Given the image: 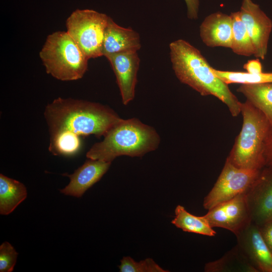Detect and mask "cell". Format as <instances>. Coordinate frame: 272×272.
I'll return each mask as SVG.
<instances>
[{"label": "cell", "instance_id": "6da1fadb", "mask_svg": "<svg viewBox=\"0 0 272 272\" xmlns=\"http://www.w3.org/2000/svg\"><path fill=\"white\" fill-rule=\"evenodd\" d=\"M50 137L68 133L81 137L104 136L121 118L110 107L100 103L57 98L45 109Z\"/></svg>", "mask_w": 272, "mask_h": 272}, {"label": "cell", "instance_id": "7a4b0ae2", "mask_svg": "<svg viewBox=\"0 0 272 272\" xmlns=\"http://www.w3.org/2000/svg\"><path fill=\"white\" fill-rule=\"evenodd\" d=\"M172 69L178 79L202 96L212 95L228 107L233 116L240 113L241 102L213 72L199 50L188 42L178 39L169 45Z\"/></svg>", "mask_w": 272, "mask_h": 272}, {"label": "cell", "instance_id": "3957f363", "mask_svg": "<svg viewBox=\"0 0 272 272\" xmlns=\"http://www.w3.org/2000/svg\"><path fill=\"white\" fill-rule=\"evenodd\" d=\"M160 137L153 127L132 118L120 119L94 144L86 154L88 159L111 162L120 156L142 157L158 148Z\"/></svg>", "mask_w": 272, "mask_h": 272}, {"label": "cell", "instance_id": "277c9868", "mask_svg": "<svg viewBox=\"0 0 272 272\" xmlns=\"http://www.w3.org/2000/svg\"><path fill=\"white\" fill-rule=\"evenodd\" d=\"M243 124L227 159L243 169L260 170L266 166V156L272 140V125L265 116L246 100L241 103Z\"/></svg>", "mask_w": 272, "mask_h": 272}, {"label": "cell", "instance_id": "5b68a950", "mask_svg": "<svg viewBox=\"0 0 272 272\" xmlns=\"http://www.w3.org/2000/svg\"><path fill=\"white\" fill-rule=\"evenodd\" d=\"M46 73L62 81L81 79L89 59L66 31L49 34L39 52Z\"/></svg>", "mask_w": 272, "mask_h": 272}, {"label": "cell", "instance_id": "8992f818", "mask_svg": "<svg viewBox=\"0 0 272 272\" xmlns=\"http://www.w3.org/2000/svg\"><path fill=\"white\" fill-rule=\"evenodd\" d=\"M109 17L93 10L77 9L66 19V31L89 59L103 56V41Z\"/></svg>", "mask_w": 272, "mask_h": 272}, {"label": "cell", "instance_id": "52a82bcc", "mask_svg": "<svg viewBox=\"0 0 272 272\" xmlns=\"http://www.w3.org/2000/svg\"><path fill=\"white\" fill-rule=\"evenodd\" d=\"M260 170L237 167L226 159L215 184L204 198V208L209 210L222 202L246 192L257 177Z\"/></svg>", "mask_w": 272, "mask_h": 272}, {"label": "cell", "instance_id": "ba28073f", "mask_svg": "<svg viewBox=\"0 0 272 272\" xmlns=\"http://www.w3.org/2000/svg\"><path fill=\"white\" fill-rule=\"evenodd\" d=\"M203 217L212 228H222L235 235L251 222L245 192L208 210Z\"/></svg>", "mask_w": 272, "mask_h": 272}, {"label": "cell", "instance_id": "9c48e42d", "mask_svg": "<svg viewBox=\"0 0 272 272\" xmlns=\"http://www.w3.org/2000/svg\"><path fill=\"white\" fill-rule=\"evenodd\" d=\"M251 221L260 227L272 220V166H265L245 192Z\"/></svg>", "mask_w": 272, "mask_h": 272}, {"label": "cell", "instance_id": "30bf717a", "mask_svg": "<svg viewBox=\"0 0 272 272\" xmlns=\"http://www.w3.org/2000/svg\"><path fill=\"white\" fill-rule=\"evenodd\" d=\"M239 11L253 46L254 55L264 59L272 30V21L252 0H242Z\"/></svg>", "mask_w": 272, "mask_h": 272}, {"label": "cell", "instance_id": "8fae6325", "mask_svg": "<svg viewBox=\"0 0 272 272\" xmlns=\"http://www.w3.org/2000/svg\"><path fill=\"white\" fill-rule=\"evenodd\" d=\"M235 235L237 246L257 271L272 272V253L259 226L251 221Z\"/></svg>", "mask_w": 272, "mask_h": 272}, {"label": "cell", "instance_id": "7c38bea8", "mask_svg": "<svg viewBox=\"0 0 272 272\" xmlns=\"http://www.w3.org/2000/svg\"><path fill=\"white\" fill-rule=\"evenodd\" d=\"M115 75L122 103L128 104L135 96L140 59L137 51H129L107 56Z\"/></svg>", "mask_w": 272, "mask_h": 272}, {"label": "cell", "instance_id": "4fadbf2b", "mask_svg": "<svg viewBox=\"0 0 272 272\" xmlns=\"http://www.w3.org/2000/svg\"><path fill=\"white\" fill-rule=\"evenodd\" d=\"M111 162L88 159L72 174L65 173L70 179L69 184L60 189L65 195L81 197L106 173Z\"/></svg>", "mask_w": 272, "mask_h": 272}, {"label": "cell", "instance_id": "5bb4252c", "mask_svg": "<svg viewBox=\"0 0 272 272\" xmlns=\"http://www.w3.org/2000/svg\"><path fill=\"white\" fill-rule=\"evenodd\" d=\"M200 36L207 46L231 47L232 19L231 15L218 12L208 15L199 27Z\"/></svg>", "mask_w": 272, "mask_h": 272}, {"label": "cell", "instance_id": "9a60e30c", "mask_svg": "<svg viewBox=\"0 0 272 272\" xmlns=\"http://www.w3.org/2000/svg\"><path fill=\"white\" fill-rule=\"evenodd\" d=\"M141 47L139 33L130 28L122 27L109 17L103 44V56L119 52L135 51Z\"/></svg>", "mask_w": 272, "mask_h": 272}, {"label": "cell", "instance_id": "2e32d148", "mask_svg": "<svg viewBox=\"0 0 272 272\" xmlns=\"http://www.w3.org/2000/svg\"><path fill=\"white\" fill-rule=\"evenodd\" d=\"M27 191L24 184L0 174V214L7 215L27 197Z\"/></svg>", "mask_w": 272, "mask_h": 272}, {"label": "cell", "instance_id": "e0dca14e", "mask_svg": "<svg viewBox=\"0 0 272 272\" xmlns=\"http://www.w3.org/2000/svg\"><path fill=\"white\" fill-rule=\"evenodd\" d=\"M237 91L259 110L272 125V83L241 84Z\"/></svg>", "mask_w": 272, "mask_h": 272}, {"label": "cell", "instance_id": "ac0fdd59", "mask_svg": "<svg viewBox=\"0 0 272 272\" xmlns=\"http://www.w3.org/2000/svg\"><path fill=\"white\" fill-rule=\"evenodd\" d=\"M207 272H257L237 245L220 259L209 262L205 266Z\"/></svg>", "mask_w": 272, "mask_h": 272}, {"label": "cell", "instance_id": "d6986e66", "mask_svg": "<svg viewBox=\"0 0 272 272\" xmlns=\"http://www.w3.org/2000/svg\"><path fill=\"white\" fill-rule=\"evenodd\" d=\"M175 216L172 223L183 231L208 236H214L216 232L205 219L193 215L178 205L175 210Z\"/></svg>", "mask_w": 272, "mask_h": 272}, {"label": "cell", "instance_id": "ffe728a7", "mask_svg": "<svg viewBox=\"0 0 272 272\" xmlns=\"http://www.w3.org/2000/svg\"><path fill=\"white\" fill-rule=\"evenodd\" d=\"M232 19V38L231 48L236 54L249 56L254 54V49L239 11L230 15Z\"/></svg>", "mask_w": 272, "mask_h": 272}, {"label": "cell", "instance_id": "44dd1931", "mask_svg": "<svg viewBox=\"0 0 272 272\" xmlns=\"http://www.w3.org/2000/svg\"><path fill=\"white\" fill-rule=\"evenodd\" d=\"M213 72L227 85L231 84H263L272 83V73L263 72L255 74L247 72L226 71L212 67Z\"/></svg>", "mask_w": 272, "mask_h": 272}, {"label": "cell", "instance_id": "7402d4cb", "mask_svg": "<svg viewBox=\"0 0 272 272\" xmlns=\"http://www.w3.org/2000/svg\"><path fill=\"white\" fill-rule=\"evenodd\" d=\"M118 266L120 272H167L157 264L154 260L148 258L139 262L129 256L123 257Z\"/></svg>", "mask_w": 272, "mask_h": 272}, {"label": "cell", "instance_id": "603a6c76", "mask_svg": "<svg viewBox=\"0 0 272 272\" xmlns=\"http://www.w3.org/2000/svg\"><path fill=\"white\" fill-rule=\"evenodd\" d=\"M18 253L8 242L0 246V271L12 272L16 264Z\"/></svg>", "mask_w": 272, "mask_h": 272}, {"label": "cell", "instance_id": "cb8c5ba5", "mask_svg": "<svg viewBox=\"0 0 272 272\" xmlns=\"http://www.w3.org/2000/svg\"><path fill=\"white\" fill-rule=\"evenodd\" d=\"M259 227L261 234L272 253V220Z\"/></svg>", "mask_w": 272, "mask_h": 272}, {"label": "cell", "instance_id": "d4e9b609", "mask_svg": "<svg viewBox=\"0 0 272 272\" xmlns=\"http://www.w3.org/2000/svg\"><path fill=\"white\" fill-rule=\"evenodd\" d=\"M187 7V15L189 19L195 20L198 18L199 0H184Z\"/></svg>", "mask_w": 272, "mask_h": 272}, {"label": "cell", "instance_id": "484cf974", "mask_svg": "<svg viewBox=\"0 0 272 272\" xmlns=\"http://www.w3.org/2000/svg\"><path fill=\"white\" fill-rule=\"evenodd\" d=\"M243 69L247 73L251 74L262 72V64L258 58L248 60L244 64Z\"/></svg>", "mask_w": 272, "mask_h": 272}, {"label": "cell", "instance_id": "4316f807", "mask_svg": "<svg viewBox=\"0 0 272 272\" xmlns=\"http://www.w3.org/2000/svg\"><path fill=\"white\" fill-rule=\"evenodd\" d=\"M265 166H272V140L267 151Z\"/></svg>", "mask_w": 272, "mask_h": 272}]
</instances>
